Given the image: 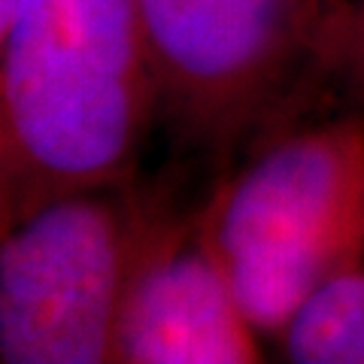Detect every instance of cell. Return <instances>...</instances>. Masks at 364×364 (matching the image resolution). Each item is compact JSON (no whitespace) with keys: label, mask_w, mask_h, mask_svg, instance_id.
<instances>
[{"label":"cell","mask_w":364,"mask_h":364,"mask_svg":"<svg viewBox=\"0 0 364 364\" xmlns=\"http://www.w3.org/2000/svg\"><path fill=\"white\" fill-rule=\"evenodd\" d=\"M298 364H364V261L322 282L277 334Z\"/></svg>","instance_id":"8992f818"},{"label":"cell","mask_w":364,"mask_h":364,"mask_svg":"<svg viewBox=\"0 0 364 364\" xmlns=\"http://www.w3.org/2000/svg\"><path fill=\"white\" fill-rule=\"evenodd\" d=\"M207 219L258 334L364 261V112L279 134L210 195Z\"/></svg>","instance_id":"7a4b0ae2"},{"label":"cell","mask_w":364,"mask_h":364,"mask_svg":"<svg viewBox=\"0 0 364 364\" xmlns=\"http://www.w3.org/2000/svg\"><path fill=\"white\" fill-rule=\"evenodd\" d=\"M331 82L343 85L352 100L364 104V0H349Z\"/></svg>","instance_id":"52a82bcc"},{"label":"cell","mask_w":364,"mask_h":364,"mask_svg":"<svg viewBox=\"0 0 364 364\" xmlns=\"http://www.w3.org/2000/svg\"><path fill=\"white\" fill-rule=\"evenodd\" d=\"M161 119L134 0H16L0 16V228L134 182Z\"/></svg>","instance_id":"6da1fadb"},{"label":"cell","mask_w":364,"mask_h":364,"mask_svg":"<svg viewBox=\"0 0 364 364\" xmlns=\"http://www.w3.org/2000/svg\"><path fill=\"white\" fill-rule=\"evenodd\" d=\"M13 6H16V0H0V16L9 13V9H13Z\"/></svg>","instance_id":"ba28073f"},{"label":"cell","mask_w":364,"mask_h":364,"mask_svg":"<svg viewBox=\"0 0 364 364\" xmlns=\"http://www.w3.org/2000/svg\"><path fill=\"white\" fill-rule=\"evenodd\" d=\"M164 210L128 182L55 198L4 228L0 361L116 364L124 291Z\"/></svg>","instance_id":"277c9868"},{"label":"cell","mask_w":364,"mask_h":364,"mask_svg":"<svg viewBox=\"0 0 364 364\" xmlns=\"http://www.w3.org/2000/svg\"><path fill=\"white\" fill-rule=\"evenodd\" d=\"M170 131L234 152L316 76H334L349 0H134Z\"/></svg>","instance_id":"3957f363"},{"label":"cell","mask_w":364,"mask_h":364,"mask_svg":"<svg viewBox=\"0 0 364 364\" xmlns=\"http://www.w3.org/2000/svg\"><path fill=\"white\" fill-rule=\"evenodd\" d=\"M228 267L215 249L207 207L164 210L143 243L124 291L119 364H252L261 361Z\"/></svg>","instance_id":"5b68a950"}]
</instances>
